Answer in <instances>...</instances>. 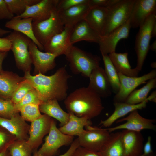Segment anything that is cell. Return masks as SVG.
I'll return each instance as SVG.
<instances>
[{
	"label": "cell",
	"instance_id": "5",
	"mask_svg": "<svg viewBox=\"0 0 156 156\" xmlns=\"http://www.w3.org/2000/svg\"><path fill=\"white\" fill-rule=\"evenodd\" d=\"M156 22V15L149 16L140 26L136 37L135 49L137 57L135 68L141 71L148 51L153 27Z\"/></svg>",
	"mask_w": 156,
	"mask_h": 156
},
{
	"label": "cell",
	"instance_id": "27",
	"mask_svg": "<svg viewBox=\"0 0 156 156\" xmlns=\"http://www.w3.org/2000/svg\"><path fill=\"white\" fill-rule=\"evenodd\" d=\"M39 108L40 112L58 120L61 127L65 125L68 121L69 113L61 108L58 101L56 99L43 102L39 105Z\"/></svg>",
	"mask_w": 156,
	"mask_h": 156
},
{
	"label": "cell",
	"instance_id": "34",
	"mask_svg": "<svg viewBox=\"0 0 156 156\" xmlns=\"http://www.w3.org/2000/svg\"><path fill=\"white\" fill-rule=\"evenodd\" d=\"M7 149L10 156H31L32 151L27 141L24 140L10 144Z\"/></svg>",
	"mask_w": 156,
	"mask_h": 156
},
{
	"label": "cell",
	"instance_id": "2",
	"mask_svg": "<svg viewBox=\"0 0 156 156\" xmlns=\"http://www.w3.org/2000/svg\"><path fill=\"white\" fill-rule=\"evenodd\" d=\"M64 103L68 113L90 120L99 116L104 109L101 97L88 86L76 89Z\"/></svg>",
	"mask_w": 156,
	"mask_h": 156
},
{
	"label": "cell",
	"instance_id": "8",
	"mask_svg": "<svg viewBox=\"0 0 156 156\" xmlns=\"http://www.w3.org/2000/svg\"><path fill=\"white\" fill-rule=\"evenodd\" d=\"M74 138L62 133L57 127L55 122L51 119L48 135L45 137L44 143L36 153L43 156H53L62 146L70 145Z\"/></svg>",
	"mask_w": 156,
	"mask_h": 156
},
{
	"label": "cell",
	"instance_id": "16",
	"mask_svg": "<svg viewBox=\"0 0 156 156\" xmlns=\"http://www.w3.org/2000/svg\"><path fill=\"white\" fill-rule=\"evenodd\" d=\"M72 28L64 27L62 31L53 36L44 46L45 51L66 56L73 45L70 41Z\"/></svg>",
	"mask_w": 156,
	"mask_h": 156
},
{
	"label": "cell",
	"instance_id": "40",
	"mask_svg": "<svg viewBox=\"0 0 156 156\" xmlns=\"http://www.w3.org/2000/svg\"><path fill=\"white\" fill-rule=\"evenodd\" d=\"M119 0H88L90 8L100 7L108 8L117 2Z\"/></svg>",
	"mask_w": 156,
	"mask_h": 156
},
{
	"label": "cell",
	"instance_id": "50",
	"mask_svg": "<svg viewBox=\"0 0 156 156\" xmlns=\"http://www.w3.org/2000/svg\"><path fill=\"white\" fill-rule=\"evenodd\" d=\"M11 32V31H10L5 30L0 28V36H2L6 34H9Z\"/></svg>",
	"mask_w": 156,
	"mask_h": 156
},
{
	"label": "cell",
	"instance_id": "26",
	"mask_svg": "<svg viewBox=\"0 0 156 156\" xmlns=\"http://www.w3.org/2000/svg\"><path fill=\"white\" fill-rule=\"evenodd\" d=\"M24 79L15 74L2 72L0 73V95L5 99L10 100L20 83Z\"/></svg>",
	"mask_w": 156,
	"mask_h": 156
},
{
	"label": "cell",
	"instance_id": "35",
	"mask_svg": "<svg viewBox=\"0 0 156 156\" xmlns=\"http://www.w3.org/2000/svg\"><path fill=\"white\" fill-rule=\"evenodd\" d=\"M39 105L30 103L23 106L19 111L21 116L25 120L31 122L39 118L42 115L40 113Z\"/></svg>",
	"mask_w": 156,
	"mask_h": 156
},
{
	"label": "cell",
	"instance_id": "38",
	"mask_svg": "<svg viewBox=\"0 0 156 156\" xmlns=\"http://www.w3.org/2000/svg\"><path fill=\"white\" fill-rule=\"evenodd\" d=\"M17 113L14 104L10 100L0 99V116L9 118Z\"/></svg>",
	"mask_w": 156,
	"mask_h": 156
},
{
	"label": "cell",
	"instance_id": "46",
	"mask_svg": "<svg viewBox=\"0 0 156 156\" xmlns=\"http://www.w3.org/2000/svg\"><path fill=\"white\" fill-rule=\"evenodd\" d=\"M151 137L148 136L147 142L144 146L143 153L141 156H147L153 153L151 147Z\"/></svg>",
	"mask_w": 156,
	"mask_h": 156
},
{
	"label": "cell",
	"instance_id": "45",
	"mask_svg": "<svg viewBox=\"0 0 156 156\" xmlns=\"http://www.w3.org/2000/svg\"><path fill=\"white\" fill-rule=\"evenodd\" d=\"M11 43L6 38H0V51L8 52L11 50Z\"/></svg>",
	"mask_w": 156,
	"mask_h": 156
},
{
	"label": "cell",
	"instance_id": "7",
	"mask_svg": "<svg viewBox=\"0 0 156 156\" xmlns=\"http://www.w3.org/2000/svg\"><path fill=\"white\" fill-rule=\"evenodd\" d=\"M135 1L119 0L107 8V22L103 36L107 35L124 24L129 19Z\"/></svg>",
	"mask_w": 156,
	"mask_h": 156
},
{
	"label": "cell",
	"instance_id": "11",
	"mask_svg": "<svg viewBox=\"0 0 156 156\" xmlns=\"http://www.w3.org/2000/svg\"><path fill=\"white\" fill-rule=\"evenodd\" d=\"M125 121L126 122L113 127L105 128L110 133L116 130L123 129L140 132L145 129L156 130V126L154 124L155 120L144 118L135 110L130 113L126 117L117 120L118 123Z\"/></svg>",
	"mask_w": 156,
	"mask_h": 156
},
{
	"label": "cell",
	"instance_id": "41",
	"mask_svg": "<svg viewBox=\"0 0 156 156\" xmlns=\"http://www.w3.org/2000/svg\"><path fill=\"white\" fill-rule=\"evenodd\" d=\"M71 156H101L99 151L88 150L79 146L74 151Z\"/></svg>",
	"mask_w": 156,
	"mask_h": 156
},
{
	"label": "cell",
	"instance_id": "39",
	"mask_svg": "<svg viewBox=\"0 0 156 156\" xmlns=\"http://www.w3.org/2000/svg\"><path fill=\"white\" fill-rule=\"evenodd\" d=\"M88 0H59L56 7L58 12L68 9L73 7L88 3Z\"/></svg>",
	"mask_w": 156,
	"mask_h": 156
},
{
	"label": "cell",
	"instance_id": "31",
	"mask_svg": "<svg viewBox=\"0 0 156 156\" xmlns=\"http://www.w3.org/2000/svg\"><path fill=\"white\" fill-rule=\"evenodd\" d=\"M156 87V78L148 81L141 88L135 89L128 96L125 102L131 104L140 103L146 100L150 91Z\"/></svg>",
	"mask_w": 156,
	"mask_h": 156
},
{
	"label": "cell",
	"instance_id": "25",
	"mask_svg": "<svg viewBox=\"0 0 156 156\" xmlns=\"http://www.w3.org/2000/svg\"><path fill=\"white\" fill-rule=\"evenodd\" d=\"M0 126L15 135L19 140H24L27 133V124L17 112L9 118L0 116Z\"/></svg>",
	"mask_w": 156,
	"mask_h": 156
},
{
	"label": "cell",
	"instance_id": "20",
	"mask_svg": "<svg viewBox=\"0 0 156 156\" xmlns=\"http://www.w3.org/2000/svg\"><path fill=\"white\" fill-rule=\"evenodd\" d=\"M100 37V36L83 19L78 22L73 27L70 41L73 45L82 41L98 43Z\"/></svg>",
	"mask_w": 156,
	"mask_h": 156
},
{
	"label": "cell",
	"instance_id": "12",
	"mask_svg": "<svg viewBox=\"0 0 156 156\" xmlns=\"http://www.w3.org/2000/svg\"><path fill=\"white\" fill-rule=\"evenodd\" d=\"M131 28L129 19L125 23L106 36H101L98 44L101 54L108 55L115 52L117 44L128 38Z\"/></svg>",
	"mask_w": 156,
	"mask_h": 156
},
{
	"label": "cell",
	"instance_id": "47",
	"mask_svg": "<svg viewBox=\"0 0 156 156\" xmlns=\"http://www.w3.org/2000/svg\"><path fill=\"white\" fill-rule=\"evenodd\" d=\"M7 52L0 51V73L2 72V63L7 54Z\"/></svg>",
	"mask_w": 156,
	"mask_h": 156
},
{
	"label": "cell",
	"instance_id": "1",
	"mask_svg": "<svg viewBox=\"0 0 156 156\" xmlns=\"http://www.w3.org/2000/svg\"><path fill=\"white\" fill-rule=\"evenodd\" d=\"M70 77L64 66L50 76L40 73L32 75L30 71L25 72L24 78L31 83L44 102L52 99L64 100L68 96V81Z\"/></svg>",
	"mask_w": 156,
	"mask_h": 156
},
{
	"label": "cell",
	"instance_id": "22",
	"mask_svg": "<svg viewBox=\"0 0 156 156\" xmlns=\"http://www.w3.org/2000/svg\"><path fill=\"white\" fill-rule=\"evenodd\" d=\"M148 101V98L144 101L136 104H131L125 102H114L115 109L113 113L107 119L101 120L99 124L102 126L108 128L119 118L129 113L146 107Z\"/></svg>",
	"mask_w": 156,
	"mask_h": 156
},
{
	"label": "cell",
	"instance_id": "9",
	"mask_svg": "<svg viewBox=\"0 0 156 156\" xmlns=\"http://www.w3.org/2000/svg\"><path fill=\"white\" fill-rule=\"evenodd\" d=\"M77 138L79 146L91 151H99L109 138L110 133L105 128L88 125Z\"/></svg>",
	"mask_w": 156,
	"mask_h": 156
},
{
	"label": "cell",
	"instance_id": "53",
	"mask_svg": "<svg viewBox=\"0 0 156 156\" xmlns=\"http://www.w3.org/2000/svg\"><path fill=\"white\" fill-rule=\"evenodd\" d=\"M151 66L152 68H156V62H153L151 64Z\"/></svg>",
	"mask_w": 156,
	"mask_h": 156
},
{
	"label": "cell",
	"instance_id": "42",
	"mask_svg": "<svg viewBox=\"0 0 156 156\" xmlns=\"http://www.w3.org/2000/svg\"><path fill=\"white\" fill-rule=\"evenodd\" d=\"M10 11L4 0H0V20L9 19L14 16Z\"/></svg>",
	"mask_w": 156,
	"mask_h": 156
},
{
	"label": "cell",
	"instance_id": "48",
	"mask_svg": "<svg viewBox=\"0 0 156 156\" xmlns=\"http://www.w3.org/2000/svg\"><path fill=\"white\" fill-rule=\"evenodd\" d=\"M148 101H150L154 103L156 102V91H153L151 95L147 97Z\"/></svg>",
	"mask_w": 156,
	"mask_h": 156
},
{
	"label": "cell",
	"instance_id": "23",
	"mask_svg": "<svg viewBox=\"0 0 156 156\" xmlns=\"http://www.w3.org/2000/svg\"><path fill=\"white\" fill-rule=\"evenodd\" d=\"M90 9L88 2L58 12V14L64 27L71 28L78 22L84 19Z\"/></svg>",
	"mask_w": 156,
	"mask_h": 156
},
{
	"label": "cell",
	"instance_id": "4",
	"mask_svg": "<svg viewBox=\"0 0 156 156\" xmlns=\"http://www.w3.org/2000/svg\"><path fill=\"white\" fill-rule=\"evenodd\" d=\"M11 43L17 67L25 72L30 71L32 63L29 46L31 40L25 35L18 32H11L6 37Z\"/></svg>",
	"mask_w": 156,
	"mask_h": 156
},
{
	"label": "cell",
	"instance_id": "44",
	"mask_svg": "<svg viewBox=\"0 0 156 156\" xmlns=\"http://www.w3.org/2000/svg\"><path fill=\"white\" fill-rule=\"evenodd\" d=\"M79 146L77 138L73 141L69 148L64 153L59 156H71L73 153ZM32 156H43L38 154L36 152Z\"/></svg>",
	"mask_w": 156,
	"mask_h": 156
},
{
	"label": "cell",
	"instance_id": "32",
	"mask_svg": "<svg viewBox=\"0 0 156 156\" xmlns=\"http://www.w3.org/2000/svg\"><path fill=\"white\" fill-rule=\"evenodd\" d=\"M104 66V70L110 84L112 90L116 94L119 91L120 83L118 72L108 55L101 54Z\"/></svg>",
	"mask_w": 156,
	"mask_h": 156
},
{
	"label": "cell",
	"instance_id": "36",
	"mask_svg": "<svg viewBox=\"0 0 156 156\" xmlns=\"http://www.w3.org/2000/svg\"><path fill=\"white\" fill-rule=\"evenodd\" d=\"M33 89L31 83L24 79L13 94L10 100L14 105L17 104L29 92Z\"/></svg>",
	"mask_w": 156,
	"mask_h": 156
},
{
	"label": "cell",
	"instance_id": "6",
	"mask_svg": "<svg viewBox=\"0 0 156 156\" xmlns=\"http://www.w3.org/2000/svg\"><path fill=\"white\" fill-rule=\"evenodd\" d=\"M32 25L35 38L43 47L51 38L64 29L56 8L48 18L39 22H32Z\"/></svg>",
	"mask_w": 156,
	"mask_h": 156
},
{
	"label": "cell",
	"instance_id": "13",
	"mask_svg": "<svg viewBox=\"0 0 156 156\" xmlns=\"http://www.w3.org/2000/svg\"><path fill=\"white\" fill-rule=\"evenodd\" d=\"M29 50L35 70L38 73L44 74L55 67V59L59 56L57 54L41 51L32 41L29 44Z\"/></svg>",
	"mask_w": 156,
	"mask_h": 156
},
{
	"label": "cell",
	"instance_id": "17",
	"mask_svg": "<svg viewBox=\"0 0 156 156\" xmlns=\"http://www.w3.org/2000/svg\"><path fill=\"white\" fill-rule=\"evenodd\" d=\"M51 119V117L44 114L31 122L29 137L26 141L32 151L41 144L44 137L48 133Z\"/></svg>",
	"mask_w": 156,
	"mask_h": 156
},
{
	"label": "cell",
	"instance_id": "15",
	"mask_svg": "<svg viewBox=\"0 0 156 156\" xmlns=\"http://www.w3.org/2000/svg\"><path fill=\"white\" fill-rule=\"evenodd\" d=\"M59 0H40L38 3L27 6L25 12L16 17L23 18H31L33 22H39L48 18L56 8Z\"/></svg>",
	"mask_w": 156,
	"mask_h": 156
},
{
	"label": "cell",
	"instance_id": "24",
	"mask_svg": "<svg viewBox=\"0 0 156 156\" xmlns=\"http://www.w3.org/2000/svg\"><path fill=\"white\" fill-rule=\"evenodd\" d=\"M32 18H21L14 17L7 21L5 26L14 31L21 33L31 39L41 51L44 50V47L35 38L32 27Z\"/></svg>",
	"mask_w": 156,
	"mask_h": 156
},
{
	"label": "cell",
	"instance_id": "28",
	"mask_svg": "<svg viewBox=\"0 0 156 156\" xmlns=\"http://www.w3.org/2000/svg\"><path fill=\"white\" fill-rule=\"evenodd\" d=\"M108 55L118 73L129 77H138L140 71L135 68H131L127 53H118L115 52Z\"/></svg>",
	"mask_w": 156,
	"mask_h": 156
},
{
	"label": "cell",
	"instance_id": "54",
	"mask_svg": "<svg viewBox=\"0 0 156 156\" xmlns=\"http://www.w3.org/2000/svg\"><path fill=\"white\" fill-rule=\"evenodd\" d=\"M147 156H155V154L154 153H152V154Z\"/></svg>",
	"mask_w": 156,
	"mask_h": 156
},
{
	"label": "cell",
	"instance_id": "37",
	"mask_svg": "<svg viewBox=\"0 0 156 156\" xmlns=\"http://www.w3.org/2000/svg\"><path fill=\"white\" fill-rule=\"evenodd\" d=\"M42 102L37 92L33 89L29 92L19 103L14 105V108L18 112L22 107L26 105L34 103L40 105Z\"/></svg>",
	"mask_w": 156,
	"mask_h": 156
},
{
	"label": "cell",
	"instance_id": "51",
	"mask_svg": "<svg viewBox=\"0 0 156 156\" xmlns=\"http://www.w3.org/2000/svg\"><path fill=\"white\" fill-rule=\"evenodd\" d=\"M151 49L152 51L156 52V40L150 45L149 49Z\"/></svg>",
	"mask_w": 156,
	"mask_h": 156
},
{
	"label": "cell",
	"instance_id": "52",
	"mask_svg": "<svg viewBox=\"0 0 156 156\" xmlns=\"http://www.w3.org/2000/svg\"><path fill=\"white\" fill-rule=\"evenodd\" d=\"M0 156H10V155L8 149H6L0 153Z\"/></svg>",
	"mask_w": 156,
	"mask_h": 156
},
{
	"label": "cell",
	"instance_id": "3",
	"mask_svg": "<svg viewBox=\"0 0 156 156\" xmlns=\"http://www.w3.org/2000/svg\"><path fill=\"white\" fill-rule=\"evenodd\" d=\"M65 56L73 73L80 74L86 78H89L92 71L100 66L101 59L99 56L73 45Z\"/></svg>",
	"mask_w": 156,
	"mask_h": 156
},
{
	"label": "cell",
	"instance_id": "19",
	"mask_svg": "<svg viewBox=\"0 0 156 156\" xmlns=\"http://www.w3.org/2000/svg\"><path fill=\"white\" fill-rule=\"evenodd\" d=\"M88 87L97 93L101 98L111 96L112 89L104 70L99 66L94 69L89 77Z\"/></svg>",
	"mask_w": 156,
	"mask_h": 156
},
{
	"label": "cell",
	"instance_id": "14",
	"mask_svg": "<svg viewBox=\"0 0 156 156\" xmlns=\"http://www.w3.org/2000/svg\"><path fill=\"white\" fill-rule=\"evenodd\" d=\"M156 14V0H135L129 19L131 27H139L149 16Z\"/></svg>",
	"mask_w": 156,
	"mask_h": 156
},
{
	"label": "cell",
	"instance_id": "49",
	"mask_svg": "<svg viewBox=\"0 0 156 156\" xmlns=\"http://www.w3.org/2000/svg\"><path fill=\"white\" fill-rule=\"evenodd\" d=\"M152 37H155L156 36V22L154 24L152 29Z\"/></svg>",
	"mask_w": 156,
	"mask_h": 156
},
{
	"label": "cell",
	"instance_id": "21",
	"mask_svg": "<svg viewBox=\"0 0 156 156\" xmlns=\"http://www.w3.org/2000/svg\"><path fill=\"white\" fill-rule=\"evenodd\" d=\"M107 8L94 7L90 8L84 20L99 35L103 36L106 27Z\"/></svg>",
	"mask_w": 156,
	"mask_h": 156
},
{
	"label": "cell",
	"instance_id": "10",
	"mask_svg": "<svg viewBox=\"0 0 156 156\" xmlns=\"http://www.w3.org/2000/svg\"><path fill=\"white\" fill-rule=\"evenodd\" d=\"M120 87L118 92L114 96V102H125L128 96L139 86L150 79L156 78V70L154 69L141 76L130 77L118 73Z\"/></svg>",
	"mask_w": 156,
	"mask_h": 156
},
{
	"label": "cell",
	"instance_id": "30",
	"mask_svg": "<svg viewBox=\"0 0 156 156\" xmlns=\"http://www.w3.org/2000/svg\"><path fill=\"white\" fill-rule=\"evenodd\" d=\"M99 152L101 156H125L121 132L110 133L109 138Z\"/></svg>",
	"mask_w": 156,
	"mask_h": 156
},
{
	"label": "cell",
	"instance_id": "18",
	"mask_svg": "<svg viewBox=\"0 0 156 156\" xmlns=\"http://www.w3.org/2000/svg\"><path fill=\"white\" fill-rule=\"evenodd\" d=\"M121 133L125 156H141L144 139L140 132L123 129Z\"/></svg>",
	"mask_w": 156,
	"mask_h": 156
},
{
	"label": "cell",
	"instance_id": "33",
	"mask_svg": "<svg viewBox=\"0 0 156 156\" xmlns=\"http://www.w3.org/2000/svg\"><path fill=\"white\" fill-rule=\"evenodd\" d=\"M40 0H4L10 12L16 16H19L25 11L27 7L35 4Z\"/></svg>",
	"mask_w": 156,
	"mask_h": 156
},
{
	"label": "cell",
	"instance_id": "29",
	"mask_svg": "<svg viewBox=\"0 0 156 156\" xmlns=\"http://www.w3.org/2000/svg\"><path fill=\"white\" fill-rule=\"evenodd\" d=\"M69 113V117L68 122L59 128L63 133L78 137L84 131V127L88 125H91L92 122L87 118L78 117L72 113Z\"/></svg>",
	"mask_w": 156,
	"mask_h": 156
},
{
	"label": "cell",
	"instance_id": "43",
	"mask_svg": "<svg viewBox=\"0 0 156 156\" xmlns=\"http://www.w3.org/2000/svg\"><path fill=\"white\" fill-rule=\"evenodd\" d=\"M0 126V153L7 149L10 144L9 143V137L6 132L2 130Z\"/></svg>",
	"mask_w": 156,
	"mask_h": 156
}]
</instances>
